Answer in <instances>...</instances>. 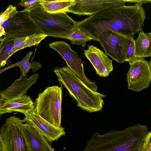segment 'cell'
I'll use <instances>...</instances> for the list:
<instances>
[{
    "instance_id": "obj_1",
    "label": "cell",
    "mask_w": 151,
    "mask_h": 151,
    "mask_svg": "<svg viewBox=\"0 0 151 151\" xmlns=\"http://www.w3.org/2000/svg\"><path fill=\"white\" fill-rule=\"evenodd\" d=\"M142 4L119 5L106 9L78 22L77 26L98 41L103 32L111 30L126 37H133L142 31L146 19Z\"/></svg>"
},
{
    "instance_id": "obj_2",
    "label": "cell",
    "mask_w": 151,
    "mask_h": 151,
    "mask_svg": "<svg viewBox=\"0 0 151 151\" xmlns=\"http://www.w3.org/2000/svg\"><path fill=\"white\" fill-rule=\"evenodd\" d=\"M149 128L137 123L121 130L93 133L81 151H140Z\"/></svg>"
},
{
    "instance_id": "obj_3",
    "label": "cell",
    "mask_w": 151,
    "mask_h": 151,
    "mask_svg": "<svg viewBox=\"0 0 151 151\" xmlns=\"http://www.w3.org/2000/svg\"><path fill=\"white\" fill-rule=\"evenodd\" d=\"M61 86H63L77 103L81 109L89 113L101 110L104 104V94L94 91L86 86L69 67L65 66L54 68Z\"/></svg>"
},
{
    "instance_id": "obj_4",
    "label": "cell",
    "mask_w": 151,
    "mask_h": 151,
    "mask_svg": "<svg viewBox=\"0 0 151 151\" xmlns=\"http://www.w3.org/2000/svg\"><path fill=\"white\" fill-rule=\"evenodd\" d=\"M30 15L41 32L56 38L65 39L73 33L78 22L66 13L52 14L45 11L39 3L29 9Z\"/></svg>"
},
{
    "instance_id": "obj_5",
    "label": "cell",
    "mask_w": 151,
    "mask_h": 151,
    "mask_svg": "<svg viewBox=\"0 0 151 151\" xmlns=\"http://www.w3.org/2000/svg\"><path fill=\"white\" fill-rule=\"evenodd\" d=\"M62 86L47 87L35 101V109L40 116L58 127L61 126Z\"/></svg>"
},
{
    "instance_id": "obj_6",
    "label": "cell",
    "mask_w": 151,
    "mask_h": 151,
    "mask_svg": "<svg viewBox=\"0 0 151 151\" xmlns=\"http://www.w3.org/2000/svg\"><path fill=\"white\" fill-rule=\"evenodd\" d=\"M23 119L7 118L0 129V151H32L24 131Z\"/></svg>"
},
{
    "instance_id": "obj_7",
    "label": "cell",
    "mask_w": 151,
    "mask_h": 151,
    "mask_svg": "<svg viewBox=\"0 0 151 151\" xmlns=\"http://www.w3.org/2000/svg\"><path fill=\"white\" fill-rule=\"evenodd\" d=\"M29 9L18 11L13 18L0 25L4 27L6 33L3 38L0 37V49L16 39L41 33L32 20Z\"/></svg>"
},
{
    "instance_id": "obj_8",
    "label": "cell",
    "mask_w": 151,
    "mask_h": 151,
    "mask_svg": "<svg viewBox=\"0 0 151 151\" xmlns=\"http://www.w3.org/2000/svg\"><path fill=\"white\" fill-rule=\"evenodd\" d=\"M50 48L56 50L66 62L67 66L80 78L83 82L92 90L97 91L98 88L94 82L90 81L84 72V62L77 53L73 50L70 44L64 41H57L48 44Z\"/></svg>"
},
{
    "instance_id": "obj_9",
    "label": "cell",
    "mask_w": 151,
    "mask_h": 151,
    "mask_svg": "<svg viewBox=\"0 0 151 151\" xmlns=\"http://www.w3.org/2000/svg\"><path fill=\"white\" fill-rule=\"evenodd\" d=\"M98 39L107 55L118 63L126 62L127 37L112 31L106 30Z\"/></svg>"
},
{
    "instance_id": "obj_10",
    "label": "cell",
    "mask_w": 151,
    "mask_h": 151,
    "mask_svg": "<svg viewBox=\"0 0 151 151\" xmlns=\"http://www.w3.org/2000/svg\"><path fill=\"white\" fill-rule=\"evenodd\" d=\"M129 65L130 67L127 74L128 89L138 92L147 88L151 80L149 62L144 58H139Z\"/></svg>"
},
{
    "instance_id": "obj_11",
    "label": "cell",
    "mask_w": 151,
    "mask_h": 151,
    "mask_svg": "<svg viewBox=\"0 0 151 151\" xmlns=\"http://www.w3.org/2000/svg\"><path fill=\"white\" fill-rule=\"evenodd\" d=\"M24 115V122L41 133L50 142L57 140L65 135L64 127L52 124L40 116L35 109Z\"/></svg>"
},
{
    "instance_id": "obj_12",
    "label": "cell",
    "mask_w": 151,
    "mask_h": 151,
    "mask_svg": "<svg viewBox=\"0 0 151 151\" xmlns=\"http://www.w3.org/2000/svg\"><path fill=\"white\" fill-rule=\"evenodd\" d=\"M75 2L68 12L80 16H90L111 7L125 5L127 2L124 0H75Z\"/></svg>"
},
{
    "instance_id": "obj_13",
    "label": "cell",
    "mask_w": 151,
    "mask_h": 151,
    "mask_svg": "<svg viewBox=\"0 0 151 151\" xmlns=\"http://www.w3.org/2000/svg\"><path fill=\"white\" fill-rule=\"evenodd\" d=\"M88 46L87 50H83L84 53L94 68L97 74L101 77L108 76L113 70L112 60L97 47L92 45Z\"/></svg>"
},
{
    "instance_id": "obj_14",
    "label": "cell",
    "mask_w": 151,
    "mask_h": 151,
    "mask_svg": "<svg viewBox=\"0 0 151 151\" xmlns=\"http://www.w3.org/2000/svg\"><path fill=\"white\" fill-rule=\"evenodd\" d=\"M39 75L35 73L29 78L21 75L8 88L0 92V99H10L26 95L28 90L37 82Z\"/></svg>"
},
{
    "instance_id": "obj_15",
    "label": "cell",
    "mask_w": 151,
    "mask_h": 151,
    "mask_svg": "<svg viewBox=\"0 0 151 151\" xmlns=\"http://www.w3.org/2000/svg\"><path fill=\"white\" fill-rule=\"evenodd\" d=\"M35 109L34 103L29 96L10 99H0V115L17 112L24 114Z\"/></svg>"
},
{
    "instance_id": "obj_16",
    "label": "cell",
    "mask_w": 151,
    "mask_h": 151,
    "mask_svg": "<svg viewBox=\"0 0 151 151\" xmlns=\"http://www.w3.org/2000/svg\"><path fill=\"white\" fill-rule=\"evenodd\" d=\"M24 132L32 151H55L47 139L27 123L23 124Z\"/></svg>"
},
{
    "instance_id": "obj_17",
    "label": "cell",
    "mask_w": 151,
    "mask_h": 151,
    "mask_svg": "<svg viewBox=\"0 0 151 151\" xmlns=\"http://www.w3.org/2000/svg\"><path fill=\"white\" fill-rule=\"evenodd\" d=\"M135 52L137 59L151 58V33H145L143 31L139 33L135 40Z\"/></svg>"
},
{
    "instance_id": "obj_18",
    "label": "cell",
    "mask_w": 151,
    "mask_h": 151,
    "mask_svg": "<svg viewBox=\"0 0 151 151\" xmlns=\"http://www.w3.org/2000/svg\"><path fill=\"white\" fill-rule=\"evenodd\" d=\"M46 12L52 14L68 12L70 7L75 3V0H44L39 3Z\"/></svg>"
},
{
    "instance_id": "obj_19",
    "label": "cell",
    "mask_w": 151,
    "mask_h": 151,
    "mask_svg": "<svg viewBox=\"0 0 151 151\" xmlns=\"http://www.w3.org/2000/svg\"><path fill=\"white\" fill-rule=\"evenodd\" d=\"M47 36L43 33L35 34L15 40L14 41V45L12 50L11 56L24 48L38 45Z\"/></svg>"
},
{
    "instance_id": "obj_20",
    "label": "cell",
    "mask_w": 151,
    "mask_h": 151,
    "mask_svg": "<svg viewBox=\"0 0 151 151\" xmlns=\"http://www.w3.org/2000/svg\"><path fill=\"white\" fill-rule=\"evenodd\" d=\"M32 53V51L29 52L20 61L10 65L5 68L1 69L0 73L9 68L16 66H18L19 67L21 74L25 76H26L27 73L29 72L30 69H31L34 72L37 71L41 68V65L39 62H29V59Z\"/></svg>"
},
{
    "instance_id": "obj_21",
    "label": "cell",
    "mask_w": 151,
    "mask_h": 151,
    "mask_svg": "<svg viewBox=\"0 0 151 151\" xmlns=\"http://www.w3.org/2000/svg\"><path fill=\"white\" fill-rule=\"evenodd\" d=\"M65 39L69 40L74 45H79L85 47L86 42L94 40L93 38L83 29L77 26L75 31L68 35Z\"/></svg>"
},
{
    "instance_id": "obj_22",
    "label": "cell",
    "mask_w": 151,
    "mask_h": 151,
    "mask_svg": "<svg viewBox=\"0 0 151 151\" xmlns=\"http://www.w3.org/2000/svg\"><path fill=\"white\" fill-rule=\"evenodd\" d=\"M135 40L133 37H127L126 61L129 63L137 59L135 55Z\"/></svg>"
},
{
    "instance_id": "obj_23",
    "label": "cell",
    "mask_w": 151,
    "mask_h": 151,
    "mask_svg": "<svg viewBox=\"0 0 151 151\" xmlns=\"http://www.w3.org/2000/svg\"><path fill=\"white\" fill-rule=\"evenodd\" d=\"M14 45V41L0 49V68L4 66L11 56V52Z\"/></svg>"
},
{
    "instance_id": "obj_24",
    "label": "cell",
    "mask_w": 151,
    "mask_h": 151,
    "mask_svg": "<svg viewBox=\"0 0 151 151\" xmlns=\"http://www.w3.org/2000/svg\"><path fill=\"white\" fill-rule=\"evenodd\" d=\"M18 12L16 6L11 4L9 6L4 12H2L1 13L0 25L9 19L13 18Z\"/></svg>"
},
{
    "instance_id": "obj_25",
    "label": "cell",
    "mask_w": 151,
    "mask_h": 151,
    "mask_svg": "<svg viewBox=\"0 0 151 151\" xmlns=\"http://www.w3.org/2000/svg\"><path fill=\"white\" fill-rule=\"evenodd\" d=\"M44 0H22L19 5L23 7L24 9L29 8L32 6L43 1Z\"/></svg>"
},
{
    "instance_id": "obj_26",
    "label": "cell",
    "mask_w": 151,
    "mask_h": 151,
    "mask_svg": "<svg viewBox=\"0 0 151 151\" xmlns=\"http://www.w3.org/2000/svg\"><path fill=\"white\" fill-rule=\"evenodd\" d=\"M140 151H151V144L144 142Z\"/></svg>"
},
{
    "instance_id": "obj_27",
    "label": "cell",
    "mask_w": 151,
    "mask_h": 151,
    "mask_svg": "<svg viewBox=\"0 0 151 151\" xmlns=\"http://www.w3.org/2000/svg\"><path fill=\"white\" fill-rule=\"evenodd\" d=\"M127 2L135 3L142 4L144 3L151 2V0H126Z\"/></svg>"
},
{
    "instance_id": "obj_28",
    "label": "cell",
    "mask_w": 151,
    "mask_h": 151,
    "mask_svg": "<svg viewBox=\"0 0 151 151\" xmlns=\"http://www.w3.org/2000/svg\"><path fill=\"white\" fill-rule=\"evenodd\" d=\"M144 142L151 144V131L148 132L145 136Z\"/></svg>"
},
{
    "instance_id": "obj_29",
    "label": "cell",
    "mask_w": 151,
    "mask_h": 151,
    "mask_svg": "<svg viewBox=\"0 0 151 151\" xmlns=\"http://www.w3.org/2000/svg\"><path fill=\"white\" fill-rule=\"evenodd\" d=\"M6 34L4 27L0 25V37H1L3 35H5Z\"/></svg>"
},
{
    "instance_id": "obj_30",
    "label": "cell",
    "mask_w": 151,
    "mask_h": 151,
    "mask_svg": "<svg viewBox=\"0 0 151 151\" xmlns=\"http://www.w3.org/2000/svg\"><path fill=\"white\" fill-rule=\"evenodd\" d=\"M149 63H150V68L151 69V59L150 60V61Z\"/></svg>"
}]
</instances>
